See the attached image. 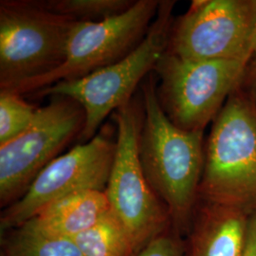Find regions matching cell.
<instances>
[{"label":"cell","instance_id":"cell-9","mask_svg":"<svg viewBox=\"0 0 256 256\" xmlns=\"http://www.w3.org/2000/svg\"><path fill=\"white\" fill-rule=\"evenodd\" d=\"M115 128L102 126L90 140L57 156L30 184L26 194L1 214V230L16 229L52 202L75 192H104L116 151Z\"/></svg>","mask_w":256,"mask_h":256},{"label":"cell","instance_id":"cell-8","mask_svg":"<svg viewBox=\"0 0 256 256\" xmlns=\"http://www.w3.org/2000/svg\"><path fill=\"white\" fill-rule=\"evenodd\" d=\"M86 122L81 104L74 99L52 96L37 110L32 124L20 136L0 146V204L20 200L40 172L74 138Z\"/></svg>","mask_w":256,"mask_h":256},{"label":"cell","instance_id":"cell-3","mask_svg":"<svg viewBox=\"0 0 256 256\" xmlns=\"http://www.w3.org/2000/svg\"><path fill=\"white\" fill-rule=\"evenodd\" d=\"M176 1L162 0L146 36L126 57L80 79L56 82L34 95L63 96L79 102L86 122L78 140H90L106 117L132 100L136 88L151 72L164 55L174 24Z\"/></svg>","mask_w":256,"mask_h":256},{"label":"cell","instance_id":"cell-17","mask_svg":"<svg viewBox=\"0 0 256 256\" xmlns=\"http://www.w3.org/2000/svg\"><path fill=\"white\" fill-rule=\"evenodd\" d=\"M182 236L171 229L151 240L134 256H187Z\"/></svg>","mask_w":256,"mask_h":256},{"label":"cell","instance_id":"cell-6","mask_svg":"<svg viewBox=\"0 0 256 256\" xmlns=\"http://www.w3.org/2000/svg\"><path fill=\"white\" fill-rule=\"evenodd\" d=\"M252 61H192L166 50L155 66L162 110L178 128L204 131L245 79Z\"/></svg>","mask_w":256,"mask_h":256},{"label":"cell","instance_id":"cell-18","mask_svg":"<svg viewBox=\"0 0 256 256\" xmlns=\"http://www.w3.org/2000/svg\"><path fill=\"white\" fill-rule=\"evenodd\" d=\"M240 256H256V210L248 216L244 243Z\"/></svg>","mask_w":256,"mask_h":256},{"label":"cell","instance_id":"cell-5","mask_svg":"<svg viewBox=\"0 0 256 256\" xmlns=\"http://www.w3.org/2000/svg\"><path fill=\"white\" fill-rule=\"evenodd\" d=\"M76 23L37 0H1L0 90L36 80L62 66Z\"/></svg>","mask_w":256,"mask_h":256},{"label":"cell","instance_id":"cell-12","mask_svg":"<svg viewBox=\"0 0 256 256\" xmlns=\"http://www.w3.org/2000/svg\"><path fill=\"white\" fill-rule=\"evenodd\" d=\"M110 212L106 192L88 190L48 204L21 226L48 236L74 238L90 229Z\"/></svg>","mask_w":256,"mask_h":256},{"label":"cell","instance_id":"cell-10","mask_svg":"<svg viewBox=\"0 0 256 256\" xmlns=\"http://www.w3.org/2000/svg\"><path fill=\"white\" fill-rule=\"evenodd\" d=\"M256 0H194L174 19L167 52L192 61H252Z\"/></svg>","mask_w":256,"mask_h":256},{"label":"cell","instance_id":"cell-15","mask_svg":"<svg viewBox=\"0 0 256 256\" xmlns=\"http://www.w3.org/2000/svg\"><path fill=\"white\" fill-rule=\"evenodd\" d=\"M55 14L77 22H101L126 12L134 0H37Z\"/></svg>","mask_w":256,"mask_h":256},{"label":"cell","instance_id":"cell-11","mask_svg":"<svg viewBox=\"0 0 256 256\" xmlns=\"http://www.w3.org/2000/svg\"><path fill=\"white\" fill-rule=\"evenodd\" d=\"M248 214L198 200L186 239L187 256H240Z\"/></svg>","mask_w":256,"mask_h":256},{"label":"cell","instance_id":"cell-14","mask_svg":"<svg viewBox=\"0 0 256 256\" xmlns=\"http://www.w3.org/2000/svg\"><path fill=\"white\" fill-rule=\"evenodd\" d=\"M72 239L84 256H134L128 236L111 212Z\"/></svg>","mask_w":256,"mask_h":256},{"label":"cell","instance_id":"cell-7","mask_svg":"<svg viewBox=\"0 0 256 256\" xmlns=\"http://www.w3.org/2000/svg\"><path fill=\"white\" fill-rule=\"evenodd\" d=\"M158 0H137L131 8L101 22H77L66 46L64 63L54 72L7 90L34 94L56 82L80 79L118 62L146 36L160 7Z\"/></svg>","mask_w":256,"mask_h":256},{"label":"cell","instance_id":"cell-16","mask_svg":"<svg viewBox=\"0 0 256 256\" xmlns=\"http://www.w3.org/2000/svg\"><path fill=\"white\" fill-rule=\"evenodd\" d=\"M37 110L23 96L0 92V146L23 134L32 124Z\"/></svg>","mask_w":256,"mask_h":256},{"label":"cell","instance_id":"cell-20","mask_svg":"<svg viewBox=\"0 0 256 256\" xmlns=\"http://www.w3.org/2000/svg\"><path fill=\"white\" fill-rule=\"evenodd\" d=\"M250 50H252V60H256V25L254 28V32H252V43H250Z\"/></svg>","mask_w":256,"mask_h":256},{"label":"cell","instance_id":"cell-19","mask_svg":"<svg viewBox=\"0 0 256 256\" xmlns=\"http://www.w3.org/2000/svg\"><path fill=\"white\" fill-rule=\"evenodd\" d=\"M241 86L247 93L256 108V59L252 60Z\"/></svg>","mask_w":256,"mask_h":256},{"label":"cell","instance_id":"cell-2","mask_svg":"<svg viewBox=\"0 0 256 256\" xmlns=\"http://www.w3.org/2000/svg\"><path fill=\"white\" fill-rule=\"evenodd\" d=\"M198 200L256 210V108L241 86L212 122Z\"/></svg>","mask_w":256,"mask_h":256},{"label":"cell","instance_id":"cell-1","mask_svg":"<svg viewBox=\"0 0 256 256\" xmlns=\"http://www.w3.org/2000/svg\"><path fill=\"white\" fill-rule=\"evenodd\" d=\"M140 88L144 110L138 142L142 167L169 212L172 228L187 236L204 168V131H186L170 120L160 104L153 72Z\"/></svg>","mask_w":256,"mask_h":256},{"label":"cell","instance_id":"cell-13","mask_svg":"<svg viewBox=\"0 0 256 256\" xmlns=\"http://www.w3.org/2000/svg\"><path fill=\"white\" fill-rule=\"evenodd\" d=\"M12 230L4 245L5 256H84L72 238L48 236L26 226Z\"/></svg>","mask_w":256,"mask_h":256},{"label":"cell","instance_id":"cell-4","mask_svg":"<svg viewBox=\"0 0 256 256\" xmlns=\"http://www.w3.org/2000/svg\"><path fill=\"white\" fill-rule=\"evenodd\" d=\"M112 118L117 128L116 151L104 192L110 212L128 236L135 256L151 240L173 228L169 212L150 186L140 160L144 118L142 96L114 111Z\"/></svg>","mask_w":256,"mask_h":256}]
</instances>
